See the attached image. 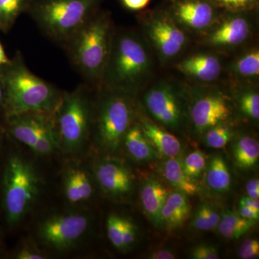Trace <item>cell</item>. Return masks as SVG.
<instances>
[{"mask_svg": "<svg viewBox=\"0 0 259 259\" xmlns=\"http://www.w3.org/2000/svg\"><path fill=\"white\" fill-rule=\"evenodd\" d=\"M65 197L71 204L82 203L94 193L93 182L88 172L80 167H71L66 171L64 182Z\"/></svg>", "mask_w": 259, "mask_h": 259, "instance_id": "17", "label": "cell"}, {"mask_svg": "<svg viewBox=\"0 0 259 259\" xmlns=\"http://www.w3.org/2000/svg\"><path fill=\"white\" fill-rule=\"evenodd\" d=\"M237 166L249 169L257 164L259 158L258 141L249 136H243L236 141L233 150Z\"/></svg>", "mask_w": 259, "mask_h": 259, "instance_id": "25", "label": "cell"}, {"mask_svg": "<svg viewBox=\"0 0 259 259\" xmlns=\"http://www.w3.org/2000/svg\"><path fill=\"white\" fill-rule=\"evenodd\" d=\"M5 133V131L4 128V125L0 124V150H1L2 145H3V139H4Z\"/></svg>", "mask_w": 259, "mask_h": 259, "instance_id": "45", "label": "cell"}, {"mask_svg": "<svg viewBox=\"0 0 259 259\" xmlns=\"http://www.w3.org/2000/svg\"><path fill=\"white\" fill-rule=\"evenodd\" d=\"M181 72L201 81H211L221 73V64L217 58L208 54H198L187 58L177 66Z\"/></svg>", "mask_w": 259, "mask_h": 259, "instance_id": "18", "label": "cell"}, {"mask_svg": "<svg viewBox=\"0 0 259 259\" xmlns=\"http://www.w3.org/2000/svg\"><path fill=\"white\" fill-rule=\"evenodd\" d=\"M145 136L160 154L168 158H177L182 151V144L176 136L148 120L141 126Z\"/></svg>", "mask_w": 259, "mask_h": 259, "instance_id": "20", "label": "cell"}, {"mask_svg": "<svg viewBox=\"0 0 259 259\" xmlns=\"http://www.w3.org/2000/svg\"><path fill=\"white\" fill-rule=\"evenodd\" d=\"M98 103L95 105L93 128L102 150L114 153L120 148L132 125L131 95L105 88Z\"/></svg>", "mask_w": 259, "mask_h": 259, "instance_id": "7", "label": "cell"}, {"mask_svg": "<svg viewBox=\"0 0 259 259\" xmlns=\"http://www.w3.org/2000/svg\"><path fill=\"white\" fill-rule=\"evenodd\" d=\"M5 133L40 156L61 149L54 114L27 112L3 119Z\"/></svg>", "mask_w": 259, "mask_h": 259, "instance_id": "8", "label": "cell"}, {"mask_svg": "<svg viewBox=\"0 0 259 259\" xmlns=\"http://www.w3.org/2000/svg\"><path fill=\"white\" fill-rule=\"evenodd\" d=\"M256 221H250L241 217L238 212L227 209L223 213L217 226L218 233L223 238L236 240L241 238L250 228L255 226Z\"/></svg>", "mask_w": 259, "mask_h": 259, "instance_id": "23", "label": "cell"}, {"mask_svg": "<svg viewBox=\"0 0 259 259\" xmlns=\"http://www.w3.org/2000/svg\"><path fill=\"white\" fill-rule=\"evenodd\" d=\"M122 5L131 10H141L148 6L151 0H120Z\"/></svg>", "mask_w": 259, "mask_h": 259, "instance_id": "38", "label": "cell"}, {"mask_svg": "<svg viewBox=\"0 0 259 259\" xmlns=\"http://www.w3.org/2000/svg\"><path fill=\"white\" fill-rule=\"evenodd\" d=\"M191 257L194 259H218L219 253L215 247L210 245H199L191 251Z\"/></svg>", "mask_w": 259, "mask_h": 259, "instance_id": "36", "label": "cell"}, {"mask_svg": "<svg viewBox=\"0 0 259 259\" xmlns=\"http://www.w3.org/2000/svg\"><path fill=\"white\" fill-rule=\"evenodd\" d=\"M31 0H0V30L8 33L24 12H27Z\"/></svg>", "mask_w": 259, "mask_h": 259, "instance_id": "26", "label": "cell"}, {"mask_svg": "<svg viewBox=\"0 0 259 259\" xmlns=\"http://www.w3.org/2000/svg\"><path fill=\"white\" fill-rule=\"evenodd\" d=\"M184 171L190 179L199 178L207 166V158L200 150H196L185 158L183 163Z\"/></svg>", "mask_w": 259, "mask_h": 259, "instance_id": "29", "label": "cell"}, {"mask_svg": "<svg viewBox=\"0 0 259 259\" xmlns=\"http://www.w3.org/2000/svg\"><path fill=\"white\" fill-rule=\"evenodd\" d=\"M90 217L83 213L52 214L40 223L37 236L48 248L65 251L82 239L90 228Z\"/></svg>", "mask_w": 259, "mask_h": 259, "instance_id": "9", "label": "cell"}, {"mask_svg": "<svg viewBox=\"0 0 259 259\" xmlns=\"http://www.w3.org/2000/svg\"><path fill=\"white\" fill-rule=\"evenodd\" d=\"M229 112V107L222 97L207 95L194 102L191 117L196 129L203 132L226 120Z\"/></svg>", "mask_w": 259, "mask_h": 259, "instance_id": "13", "label": "cell"}, {"mask_svg": "<svg viewBox=\"0 0 259 259\" xmlns=\"http://www.w3.org/2000/svg\"><path fill=\"white\" fill-rule=\"evenodd\" d=\"M239 204L240 205L245 206V207L259 211L258 199L252 198V197H248V196H244L240 200Z\"/></svg>", "mask_w": 259, "mask_h": 259, "instance_id": "42", "label": "cell"}, {"mask_svg": "<svg viewBox=\"0 0 259 259\" xmlns=\"http://www.w3.org/2000/svg\"><path fill=\"white\" fill-rule=\"evenodd\" d=\"M150 23V37L162 55L167 58L177 55L185 46V33L163 13H156L151 17Z\"/></svg>", "mask_w": 259, "mask_h": 259, "instance_id": "11", "label": "cell"}, {"mask_svg": "<svg viewBox=\"0 0 259 259\" xmlns=\"http://www.w3.org/2000/svg\"><path fill=\"white\" fill-rule=\"evenodd\" d=\"M233 136L231 128L222 122L213 126L207 131L204 143L208 148L219 149L225 147Z\"/></svg>", "mask_w": 259, "mask_h": 259, "instance_id": "28", "label": "cell"}, {"mask_svg": "<svg viewBox=\"0 0 259 259\" xmlns=\"http://www.w3.org/2000/svg\"><path fill=\"white\" fill-rule=\"evenodd\" d=\"M236 73L244 76H256L259 74V52L253 51L242 56L234 65Z\"/></svg>", "mask_w": 259, "mask_h": 259, "instance_id": "31", "label": "cell"}, {"mask_svg": "<svg viewBox=\"0 0 259 259\" xmlns=\"http://www.w3.org/2000/svg\"><path fill=\"white\" fill-rule=\"evenodd\" d=\"M0 76L5 91L3 119L27 112H55L63 92L34 74L20 51L0 67Z\"/></svg>", "mask_w": 259, "mask_h": 259, "instance_id": "1", "label": "cell"}, {"mask_svg": "<svg viewBox=\"0 0 259 259\" xmlns=\"http://www.w3.org/2000/svg\"><path fill=\"white\" fill-rule=\"evenodd\" d=\"M95 176L102 190L111 197H125L133 190L132 175L119 162L110 160L100 161L95 168Z\"/></svg>", "mask_w": 259, "mask_h": 259, "instance_id": "12", "label": "cell"}, {"mask_svg": "<svg viewBox=\"0 0 259 259\" xmlns=\"http://www.w3.org/2000/svg\"><path fill=\"white\" fill-rule=\"evenodd\" d=\"M136 238H137V228L132 221L125 218L123 238H122L123 251L128 250L134 245Z\"/></svg>", "mask_w": 259, "mask_h": 259, "instance_id": "37", "label": "cell"}, {"mask_svg": "<svg viewBox=\"0 0 259 259\" xmlns=\"http://www.w3.org/2000/svg\"><path fill=\"white\" fill-rule=\"evenodd\" d=\"M149 66V56L139 37L132 32H114L100 88L131 95L146 77Z\"/></svg>", "mask_w": 259, "mask_h": 259, "instance_id": "3", "label": "cell"}, {"mask_svg": "<svg viewBox=\"0 0 259 259\" xmlns=\"http://www.w3.org/2000/svg\"><path fill=\"white\" fill-rule=\"evenodd\" d=\"M247 196L252 198L258 199L259 197V181L258 179H253L248 181L246 187Z\"/></svg>", "mask_w": 259, "mask_h": 259, "instance_id": "41", "label": "cell"}, {"mask_svg": "<svg viewBox=\"0 0 259 259\" xmlns=\"http://www.w3.org/2000/svg\"><path fill=\"white\" fill-rule=\"evenodd\" d=\"M215 8H223L232 13H240L256 6L258 0H209Z\"/></svg>", "mask_w": 259, "mask_h": 259, "instance_id": "32", "label": "cell"}, {"mask_svg": "<svg viewBox=\"0 0 259 259\" xmlns=\"http://www.w3.org/2000/svg\"><path fill=\"white\" fill-rule=\"evenodd\" d=\"M95 105L88 86L80 85L71 92H63L54 113V125L61 148L77 153L93 131Z\"/></svg>", "mask_w": 259, "mask_h": 259, "instance_id": "6", "label": "cell"}, {"mask_svg": "<svg viewBox=\"0 0 259 259\" xmlns=\"http://www.w3.org/2000/svg\"><path fill=\"white\" fill-rule=\"evenodd\" d=\"M10 60V59L7 56L3 44L0 41V67L9 62Z\"/></svg>", "mask_w": 259, "mask_h": 259, "instance_id": "44", "label": "cell"}, {"mask_svg": "<svg viewBox=\"0 0 259 259\" xmlns=\"http://www.w3.org/2000/svg\"><path fill=\"white\" fill-rule=\"evenodd\" d=\"M13 258L17 259H44L47 255L30 241H25L15 250Z\"/></svg>", "mask_w": 259, "mask_h": 259, "instance_id": "34", "label": "cell"}, {"mask_svg": "<svg viewBox=\"0 0 259 259\" xmlns=\"http://www.w3.org/2000/svg\"><path fill=\"white\" fill-rule=\"evenodd\" d=\"M2 247H3V240H2V234L1 232H0V253L2 251Z\"/></svg>", "mask_w": 259, "mask_h": 259, "instance_id": "46", "label": "cell"}, {"mask_svg": "<svg viewBox=\"0 0 259 259\" xmlns=\"http://www.w3.org/2000/svg\"><path fill=\"white\" fill-rule=\"evenodd\" d=\"M238 255L240 258L243 259L258 258L259 255L258 240L252 239V238L245 240L238 250Z\"/></svg>", "mask_w": 259, "mask_h": 259, "instance_id": "35", "label": "cell"}, {"mask_svg": "<svg viewBox=\"0 0 259 259\" xmlns=\"http://www.w3.org/2000/svg\"><path fill=\"white\" fill-rule=\"evenodd\" d=\"M221 214L214 206L202 204L194 213L191 226L199 231H209L217 228Z\"/></svg>", "mask_w": 259, "mask_h": 259, "instance_id": "27", "label": "cell"}, {"mask_svg": "<svg viewBox=\"0 0 259 259\" xmlns=\"http://www.w3.org/2000/svg\"><path fill=\"white\" fill-rule=\"evenodd\" d=\"M242 112L250 118H259V95L255 92L243 94L240 101Z\"/></svg>", "mask_w": 259, "mask_h": 259, "instance_id": "33", "label": "cell"}, {"mask_svg": "<svg viewBox=\"0 0 259 259\" xmlns=\"http://www.w3.org/2000/svg\"><path fill=\"white\" fill-rule=\"evenodd\" d=\"M238 214L241 217L245 219L250 220V221H258L259 219V211L250 208V207H245V206L240 205L238 209Z\"/></svg>", "mask_w": 259, "mask_h": 259, "instance_id": "40", "label": "cell"}, {"mask_svg": "<svg viewBox=\"0 0 259 259\" xmlns=\"http://www.w3.org/2000/svg\"><path fill=\"white\" fill-rule=\"evenodd\" d=\"M5 107V91L4 83L0 76V117H3L4 116Z\"/></svg>", "mask_w": 259, "mask_h": 259, "instance_id": "43", "label": "cell"}, {"mask_svg": "<svg viewBox=\"0 0 259 259\" xmlns=\"http://www.w3.org/2000/svg\"><path fill=\"white\" fill-rule=\"evenodd\" d=\"M176 255L168 248H161L154 250L148 255V258L151 259H174L176 258Z\"/></svg>", "mask_w": 259, "mask_h": 259, "instance_id": "39", "label": "cell"}, {"mask_svg": "<svg viewBox=\"0 0 259 259\" xmlns=\"http://www.w3.org/2000/svg\"><path fill=\"white\" fill-rule=\"evenodd\" d=\"M191 207L187 194L179 190L169 192L162 207V224L168 231L181 228L190 218Z\"/></svg>", "mask_w": 259, "mask_h": 259, "instance_id": "16", "label": "cell"}, {"mask_svg": "<svg viewBox=\"0 0 259 259\" xmlns=\"http://www.w3.org/2000/svg\"><path fill=\"white\" fill-rule=\"evenodd\" d=\"M127 152L135 161L146 162L158 158V151L145 136L141 126L131 125L123 140Z\"/></svg>", "mask_w": 259, "mask_h": 259, "instance_id": "21", "label": "cell"}, {"mask_svg": "<svg viewBox=\"0 0 259 259\" xmlns=\"http://www.w3.org/2000/svg\"><path fill=\"white\" fill-rule=\"evenodd\" d=\"M0 124H1V122H0Z\"/></svg>", "mask_w": 259, "mask_h": 259, "instance_id": "47", "label": "cell"}, {"mask_svg": "<svg viewBox=\"0 0 259 259\" xmlns=\"http://www.w3.org/2000/svg\"><path fill=\"white\" fill-rule=\"evenodd\" d=\"M163 176L167 182L187 195H194L199 192V187L193 180L186 175L182 162L177 158H168L163 165Z\"/></svg>", "mask_w": 259, "mask_h": 259, "instance_id": "22", "label": "cell"}, {"mask_svg": "<svg viewBox=\"0 0 259 259\" xmlns=\"http://www.w3.org/2000/svg\"><path fill=\"white\" fill-rule=\"evenodd\" d=\"M249 31V25L246 19L236 15L226 20L213 32L210 42L217 46L238 45L248 37Z\"/></svg>", "mask_w": 259, "mask_h": 259, "instance_id": "19", "label": "cell"}, {"mask_svg": "<svg viewBox=\"0 0 259 259\" xmlns=\"http://www.w3.org/2000/svg\"><path fill=\"white\" fill-rule=\"evenodd\" d=\"M99 0H31L27 12L53 41L63 46L97 11Z\"/></svg>", "mask_w": 259, "mask_h": 259, "instance_id": "4", "label": "cell"}, {"mask_svg": "<svg viewBox=\"0 0 259 259\" xmlns=\"http://www.w3.org/2000/svg\"><path fill=\"white\" fill-rule=\"evenodd\" d=\"M206 167V182L209 188L218 192H228L231 187V177L222 156H213Z\"/></svg>", "mask_w": 259, "mask_h": 259, "instance_id": "24", "label": "cell"}, {"mask_svg": "<svg viewBox=\"0 0 259 259\" xmlns=\"http://www.w3.org/2000/svg\"><path fill=\"white\" fill-rule=\"evenodd\" d=\"M214 8L209 0H176L173 13L182 23L192 28L202 29L212 23Z\"/></svg>", "mask_w": 259, "mask_h": 259, "instance_id": "14", "label": "cell"}, {"mask_svg": "<svg viewBox=\"0 0 259 259\" xmlns=\"http://www.w3.org/2000/svg\"><path fill=\"white\" fill-rule=\"evenodd\" d=\"M124 223L125 218L116 214H110L107 220V233L109 240L117 249L122 251H123Z\"/></svg>", "mask_w": 259, "mask_h": 259, "instance_id": "30", "label": "cell"}, {"mask_svg": "<svg viewBox=\"0 0 259 259\" xmlns=\"http://www.w3.org/2000/svg\"><path fill=\"white\" fill-rule=\"evenodd\" d=\"M168 193L169 191L156 179H146L141 185L140 196L145 214L158 228L163 226L161 209Z\"/></svg>", "mask_w": 259, "mask_h": 259, "instance_id": "15", "label": "cell"}, {"mask_svg": "<svg viewBox=\"0 0 259 259\" xmlns=\"http://www.w3.org/2000/svg\"><path fill=\"white\" fill-rule=\"evenodd\" d=\"M146 107L158 121L176 129L182 122L180 102L173 90L167 84H158L148 90L144 97Z\"/></svg>", "mask_w": 259, "mask_h": 259, "instance_id": "10", "label": "cell"}, {"mask_svg": "<svg viewBox=\"0 0 259 259\" xmlns=\"http://www.w3.org/2000/svg\"><path fill=\"white\" fill-rule=\"evenodd\" d=\"M40 187V178L31 163L18 155H11L2 179V207L8 226H17L28 214Z\"/></svg>", "mask_w": 259, "mask_h": 259, "instance_id": "5", "label": "cell"}, {"mask_svg": "<svg viewBox=\"0 0 259 259\" xmlns=\"http://www.w3.org/2000/svg\"><path fill=\"white\" fill-rule=\"evenodd\" d=\"M113 34L110 16L97 10L63 44L75 69L90 86L101 87Z\"/></svg>", "mask_w": 259, "mask_h": 259, "instance_id": "2", "label": "cell"}]
</instances>
